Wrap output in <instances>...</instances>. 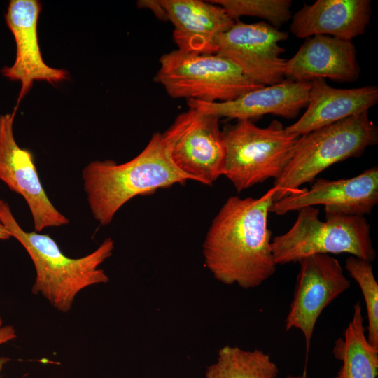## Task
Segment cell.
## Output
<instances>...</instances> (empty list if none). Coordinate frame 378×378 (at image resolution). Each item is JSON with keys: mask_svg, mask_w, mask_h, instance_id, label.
Returning a JSON list of instances; mask_svg holds the SVG:
<instances>
[{"mask_svg": "<svg viewBox=\"0 0 378 378\" xmlns=\"http://www.w3.org/2000/svg\"><path fill=\"white\" fill-rule=\"evenodd\" d=\"M276 192L258 198L230 197L213 219L202 246L204 265L220 283L258 287L276 271L268 214Z\"/></svg>", "mask_w": 378, "mask_h": 378, "instance_id": "6da1fadb", "label": "cell"}, {"mask_svg": "<svg viewBox=\"0 0 378 378\" xmlns=\"http://www.w3.org/2000/svg\"><path fill=\"white\" fill-rule=\"evenodd\" d=\"M82 177L91 212L102 225L110 224L132 198L191 180L172 161L160 132L154 133L133 159L122 164L111 160L92 161L83 169Z\"/></svg>", "mask_w": 378, "mask_h": 378, "instance_id": "7a4b0ae2", "label": "cell"}, {"mask_svg": "<svg viewBox=\"0 0 378 378\" xmlns=\"http://www.w3.org/2000/svg\"><path fill=\"white\" fill-rule=\"evenodd\" d=\"M0 219L33 262L36 277L32 293L41 295L57 311L68 313L81 290L109 281L99 266L113 253L114 241L111 238L104 239L90 253L72 258L63 253L49 234L24 230L4 200H0Z\"/></svg>", "mask_w": 378, "mask_h": 378, "instance_id": "3957f363", "label": "cell"}, {"mask_svg": "<svg viewBox=\"0 0 378 378\" xmlns=\"http://www.w3.org/2000/svg\"><path fill=\"white\" fill-rule=\"evenodd\" d=\"M368 111L315 130L299 137L281 176L274 181V201L299 194L300 187L315 180L339 162L360 157L378 141V131Z\"/></svg>", "mask_w": 378, "mask_h": 378, "instance_id": "277c9868", "label": "cell"}, {"mask_svg": "<svg viewBox=\"0 0 378 378\" xmlns=\"http://www.w3.org/2000/svg\"><path fill=\"white\" fill-rule=\"evenodd\" d=\"M293 226L272 239L271 249L276 265L298 262L316 254L348 253L373 262L370 226L363 216L326 215L321 220L314 206L300 209Z\"/></svg>", "mask_w": 378, "mask_h": 378, "instance_id": "5b68a950", "label": "cell"}, {"mask_svg": "<svg viewBox=\"0 0 378 378\" xmlns=\"http://www.w3.org/2000/svg\"><path fill=\"white\" fill-rule=\"evenodd\" d=\"M225 148L223 175L239 192L283 174L299 136L273 120L260 127L250 120L223 131Z\"/></svg>", "mask_w": 378, "mask_h": 378, "instance_id": "8992f818", "label": "cell"}, {"mask_svg": "<svg viewBox=\"0 0 378 378\" xmlns=\"http://www.w3.org/2000/svg\"><path fill=\"white\" fill-rule=\"evenodd\" d=\"M155 81L174 99L223 102L262 88L225 57L174 50L160 59Z\"/></svg>", "mask_w": 378, "mask_h": 378, "instance_id": "52a82bcc", "label": "cell"}, {"mask_svg": "<svg viewBox=\"0 0 378 378\" xmlns=\"http://www.w3.org/2000/svg\"><path fill=\"white\" fill-rule=\"evenodd\" d=\"M219 119L189 107L162 133L176 168L204 185H212L223 175L225 148Z\"/></svg>", "mask_w": 378, "mask_h": 378, "instance_id": "ba28073f", "label": "cell"}, {"mask_svg": "<svg viewBox=\"0 0 378 378\" xmlns=\"http://www.w3.org/2000/svg\"><path fill=\"white\" fill-rule=\"evenodd\" d=\"M288 33L265 22L244 23L236 20L218 37L216 53L225 57L255 83L267 86L284 80L287 59L279 42Z\"/></svg>", "mask_w": 378, "mask_h": 378, "instance_id": "9c48e42d", "label": "cell"}, {"mask_svg": "<svg viewBox=\"0 0 378 378\" xmlns=\"http://www.w3.org/2000/svg\"><path fill=\"white\" fill-rule=\"evenodd\" d=\"M298 263L300 270L285 320V330H300L308 353L316 321L322 312L347 290L351 283L339 261L330 255H313Z\"/></svg>", "mask_w": 378, "mask_h": 378, "instance_id": "30bf717a", "label": "cell"}, {"mask_svg": "<svg viewBox=\"0 0 378 378\" xmlns=\"http://www.w3.org/2000/svg\"><path fill=\"white\" fill-rule=\"evenodd\" d=\"M17 109L0 115V180L26 201L34 231L69 223L49 200L40 180L32 153L20 148L13 134Z\"/></svg>", "mask_w": 378, "mask_h": 378, "instance_id": "8fae6325", "label": "cell"}, {"mask_svg": "<svg viewBox=\"0 0 378 378\" xmlns=\"http://www.w3.org/2000/svg\"><path fill=\"white\" fill-rule=\"evenodd\" d=\"M378 202V167L335 181L318 178L309 190L274 201L270 212L284 215L307 206L323 205L326 215L363 216Z\"/></svg>", "mask_w": 378, "mask_h": 378, "instance_id": "7c38bea8", "label": "cell"}, {"mask_svg": "<svg viewBox=\"0 0 378 378\" xmlns=\"http://www.w3.org/2000/svg\"><path fill=\"white\" fill-rule=\"evenodd\" d=\"M41 11L38 1L11 0L5 15L7 26L15 38L16 57L13 64L4 67L1 74L12 81L21 83L16 109L35 80L55 84L68 76L65 70L50 67L43 59L37 31Z\"/></svg>", "mask_w": 378, "mask_h": 378, "instance_id": "4fadbf2b", "label": "cell"}, {"mask_svg": "<svg viewBox=\"0 0 378 378\" xmlns=\"http://www.w3.org/2000/svg\"><path fill=\"white\" fill-rule=\"evenodd\" d=\"M311 82L284 80L274 85L246 92L234 99L223 102L187 100L189 107L237 120H250L266 114L285 118H295L307 106Z\"/></svg>", "mask_w": 378, "mask_h": 378, "instance_id": "5bb4252c", "label": "cell"}, {"mask_svg": "<svg viewBox=\"0 0 378 378\" xmlns=\"http://www.w3.org/2000/svg\"><path fill=\"white\" fill-rule=\"evenodd\" d=\"M162 16L174 25L178 50L194 53H216L218 37L235 22L220 6L201 0L157 1Z\"/></svg>", "mask_w": 378, "mask_h": 378, "instance_id": "9a60e30c", "label": "cell"}, {"mask_svg": "<svg viewBox=\"0 0 378 378\" xmlns=\"http://www.w3.org/2000/svg\"><path fill=\"white\" fill-rule=\"evenodd\" d=\"M360 75L356 47L351 41L326 35L307 38L297 52L286 60L284 77L297 82L328 78L352 83Z\"/></svg>", "mask_w": 378, "mask_h": 378, "instance_id": "2e32d148", "label": "cell"}, {"mask_svg": "<svg viewBox=\"0 0 378 378\" xmlns=\"http://www.w3.org/2000/svg\"><path fill=\"white\" fill-rule=\"evenodd\" d=\"M370 15V0H318L294 14L290 31L300 38L326 35L351 41L365 33Z\"/></svg>", "mask_w": 378, "mask_h": 378, "instance_id": "e0dca14e", "label": "cell"}, {"mask_svg": "<svg viewBox=\"0 0 378 378\" xmlns=\"http://www.w3.org/2000/svg\"><path fill=\"white\" fill-rule=\"evenodd\" d=\"M377 102V86L338 89L330 86L324 79H316L311 82L307 110L298 120L285 130L300 136L369 111Z\"/></svg>", "mask_w": 378, "mask_h": 378, "instance_id": "ac0fdd59", "label": "cell"}, {"mask_svg": "<svg viewBox=\"0 0 378 378\" xmlns=\"http://www.w3.org/2000/svg\"><path fill=\"white\" fill-rule=\"evenodd\" d=\"M362 306L354 305L353 315L343 337L335 340L332 354L342 366L334 378H377L378 349L374 347L365 335Z\"/></svg>", "mask_w": 378, "mask_h": 378, "instance_id": "d6986e66", "label": "cell"}, {"mask_svg": "<svg viewBox=\"0 0 378 378\" xmlns=\"http://www.w3.org/2000/svg\"><path fill=\"white\" fill-rule=\"evenodd\" d=\"M278 374L277 365L264 351L228 345L219 349L216 361L206 368L205 378H277Z\"/></svg>", "mask_w": 378, "mask_h": 378, "instance_id": "ffe728a7", "label": "cell"}, {"mask_svg": "<svg viewBox=\"0 0 378 378\" xmlns=\"http://www.w3.org/2000/svg\"><path fill=\"white\" fill-rule=\"evenodd\" d=\"M345 269L360 287L367 312V338L378 349V284L372 262L349 255L345 260Z\"/></svg>", "mask_w": 378, "mask_h": 378, "instance_id": "44dd1931", "label": "cell"}, {"mask_svg": "<svg viewBox=\"0 0 378 378\" xmlns=\"http://www.w3.org/2000/svg\"><path fill=\"white\" fill-rule=\"evenodd\" d=\"M234 20L241 16L258 17L279 29L291 18L290 0H211Z\"/></svg>", "mask_w": 378, "mask_h": 378, "instance_id": "7402d4cb", "label": "cell"}, {"mask_svg": "<svg viewBox=\"0 0 378 378\" xmlns=\"http://www.w3.org/2000/svg\"><path fill=\"white\" fill-rule=\"evenodd\" d=\"M17 337L15 329L12 326H2L0 329V346L10 342ZM8 361L6 358H0V371L4 365Z\"/></svg>", "mask_w": 378, "mask_h": 378, "instance_id": "603a6c76", "label": "cell"}, {"mask_svg": "<svg viewBox=\"0 0 378 378\" xmlns=\"http://www.w3.org/2000/svg\"><path fill=\"white\" fill-rule=\"evenodd\" d=\"M11 234L0 219V240H8L11 238Z\"/></svg>", "mask_w": 378, "mask_h": 378, "instance_id": "cb8c5ba5", "label": "cell"}, {"mask_svg": "<svg viewBox=\"0 0 378 378\" xmlns=\"http://www.w3.org/2000/svg\"><path fill=\"white\" fill-rule=\"evenodd\" d=\"M285 378H310V377H309L305 374H298V375H291L290 374V375H288Z\"/></svg>", "mask_w": 378, "mask_h": 378, "instance_id": "d4e9b609", "label": "cell"}, {"mask_svg": "<svg viewBox=\"0 0 378 378\" xmlns=\"http://www.w3.org/2000/svg\"><path fill=\"white\" fill-rule=\"evenodd\" d=\"M2 323H3V320H2V318H1V316H0V329H1V327L3 326H2Z\"/></svg>", "mask_w": 378, "mask_h": 378, "instance_id": "484cf974", "label": "cell"}]
</instances>
